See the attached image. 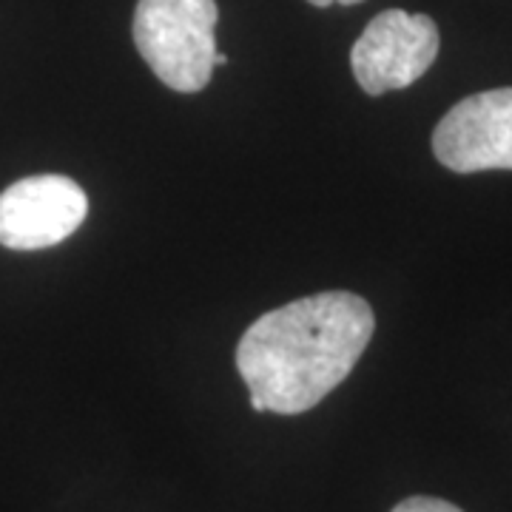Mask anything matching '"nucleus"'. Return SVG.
Here are the masks:
<instances>
[{"instance_id": "obj_2", "label": "nucleus", "mask_w": 512, "mask_h": 512, "mask_svg": "<svg viewBox=\"0 0 512 512\" xmlns=\"http://www.w3.org/2000/svg\"><path fill=\"white\" fill-rule=\"evenodd\" d=\"M217 0H140L131 35L157 80L180 94L211 83L217 55Z\"/></svg>"}, {"instance_id": "obj_6", "label": "nucleus", "mask_w": 512, "mask_h": 512, "mask_svg": "<svg viewBox=\"0 0 512 512\" xmlns=\"http://www.w3.org/2000/svg\"><path fill=\"white\" fill-rule=\"evenodd\" d=\"M393 512H464L456 504L444 501V498H433V495H410L402 504H396Z\"/></svg>"}, {"instance_id": "obj_8", "label": "nucleus", "mask_w": 512, "mask_h": 512, "mask_svg": "<svg viewBox=\"0 0 512 512\" xmlns=\"http://www.w3.org/2000/svg\"><path fill=\"white\" fill-rule=\"evenodd\" d=\"M225 63H228V55L217 52V55H214V66H225Z\"/></svg>"}, {"instance_id": "obj_5", "label": "nucleus", "mask_w": 512, "mask_h": 512, "mask_svg": "<svg viewBox=\"0 0 512 512\" xmlns=\"http://www.w3.org/2000/svg\"><path fill=\"white\" fill-rule=\"evenodd\" d=\"M86 214L89 197L72 177H26L0 194V245L12 251L52 248L72 237Z\"/></svg>"}, {"instance_id": "obj_7", "label": "nucleus", "mask_w": 512, "mask_h": 512, "mask_svg": "<svg viewBox=\"0 0 512 512\" xmlns=\"http://www.w3.org/2000/svg\"><path fill=\"white\" fill-rule=\"evenodd\" d=\"M308 3L316 6V9H328V6H356L362 0H308Z\"/></svg>"}, {"instance_id": "obj_4", "label": "nucleus", "mask_w": 512, "mask_h": 512, "mask_svg": "<svg viewBox=\"0 0 512 512\" xmlns=\"http://www.w3.org/2000/svg\"><path fill=\"white\" fill-rule=\"evenodd\" d=\"M433 154L456 174L512 171V86L456 103L433 131Z\"/></svg>"}, {"instance_id": "obj_3", "label": "nucleus", "mask_w": 512, "mask_h": 512, "mask_svg": "<svg viewBox=\"0 0 512 512\" xmlns=\"http://www.w3.org/2000/svg\"><path fill=\"white\" fill-rule=\"evenodd\" d=\"M439 49V26L430 15L384 9L353 43L350 69L362 92L382 97L413 86L436 63Z\"/></svg>"}, {"instance_id": "obj_1", "label": "nucleus", "mask_w": 512, "mask_h": 512, "mask_svg": "<svg viewBox=\"0 0 512 512\" xmlns=\"http://www.w3.org/2000/svg\"><path fill=\"white\" fill-rule=\"evenodd\" d=\"M376 316L359 293L325 291L262 313L242 333L237 370L256 413L299 416L350 376Z\"/></svg>"}]
</instances>
